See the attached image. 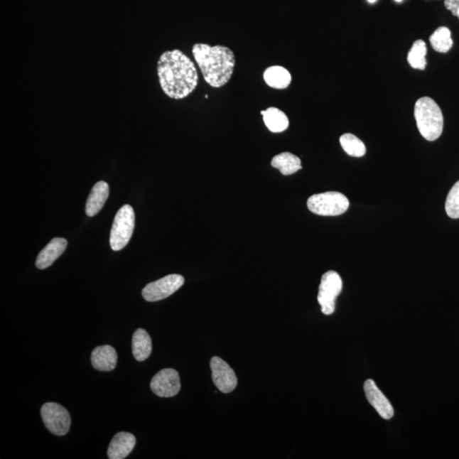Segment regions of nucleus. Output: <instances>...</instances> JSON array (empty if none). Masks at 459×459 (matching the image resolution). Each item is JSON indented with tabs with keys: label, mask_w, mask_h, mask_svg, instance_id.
<instances>
[{
	"label": "nucleus",
	"mask_w": 459,
	"mask_h": 459,
	"mask_svg": "<svg viewBox=\"0 0 459 459\" xmlns=\"http://www.w3.org/2000/svg\"><path fill=\"white\" fill-rule=\"evenodd\" d=\"M427 47L422 40H416L408 55L410 66L418 70H424L426 68Z\"/></svg>",
	"instance_id": "nucleus-20"
},
{
	"label": "nucleus",
	"mask_w": 459,
	"mask_h": 459,
	"mask_svg": "<svg viewBox=\"0 0 459 459\" xmlns=\"http://www.w3.org/2000/svg\"><path fill=\"white\" fill-rule=\"evenodd\" d=\"M68 246V241L65 238L55 237L43 249L36 259L38 269L44 270L50 266L60 255L64 253Z\"/></svg>",
	"instance_id": "nucleus-13"
},
{
	"label": "nucleus",
	"mask_w": 459,
	"mask_h": 459,
	"mask_svg": "<svg viewBox=\"0 0 459 459\" xmlns=\"http://www.w3.org/2000/svg\"><path fill=\"white\" fill-rule=\"evenodd\" d=\"M445 207L450 218L459 219V180L450 190Z\"/></svg>",
	"instance_id": "nucleus-23"
},
{
	"label": "nucleus",
	"mask_w": 459,
	"mask_h": 459,
	"mask_svg": "<svg viewBox=\"0 0 459 459\" xmlns=\"http://www.w3.org/2000/svg\"><path fill=\"white\" fill-rule=\"evenodd\" d=\"M364 392L367 399L384 419H391L394 416V409L391 402L377 387L372 379H367L364 383Z\"/></svg>",
	"instance_id": "nucleus-11"
},
{
	"label": "nucleus",
	"mask_w": 459,
	"mask_h": 459,
	"mask_svg": "<svg viewBox=\"0 0 459 459\" xmlns=\"http://www.w3.org/2000/svg\"><path fill=\"white\" fill-rule=\"evenodd\" d=\"M445 7L459 18V0H445Z\"/></svg>",
	"instance_id": "nucleus-24"
},
{
	"label": "nucleus",
	"mask_w": 459,
	"mask_h": 459,
	"mask_svg": "<svg viewBox=\"0 0 459 459\" xmlns=\"http://www.w3.org/2000/svg\"><path fill=\"white\" fill-rule=\"evenodd\" d=\"M210 368L212 379L219 391L223 393H231L237 385L235 372L222 358L215 357L211 359Z\"/></svg>",
	"instance_id": "nucleus-10"
},
{
	"label": "nucleus",
	"mask_w": 459,
	"mask_h": 459,
	"mask_svg": "<svg viewBox=\"0 0 459 459\" xmlns=\"http://www.w3.org/2000/svg\"><path fill=\"white\" fill-rule=\"evenodd\" d=\"M414 117L418 131L426 140L434 141L443 134V112L434 99L419 98L415 104Z\"/></svg>",
	"instance_id": "nucleus-3"
},
{
	"label": "nucleus",
	"mask_w": 459,
	"mask_h": 459,
	"mask_svg": "<svg viewBox=\"0 0 459 459\" xmlns=\"http://www.w3.org/2000/svg\"><path fill=\"white\" fill-rule=\"evenodd\" d=\"M431 45L436 51L440 53H447L452 49L453 41L451 31L446 27L437 28L430 38Z\"/></svg>",
	"instance_id": "nucleus-21"
},
{
	"label": "nucleus",
	"mask_w": 459,
	"mask_h": 459,
	"mask_svg": "<svg viewBox=\"0 0 459 459\" xmlns=\"http://www.w3.org/2000/svg\"><path fill=\"white\" fill-rule=\"evenodd\" d=\"M41 417L45 426L52 434L58 436L67 435L71 426V417L68 411L55 402L43 405Z\"/></svg>",
	"instance_id": "nucleus-7"
},
{
	"label": "nucleus",
	"mask_w": 459,
	"mask_h": 459,
	"mask_svg": "<svg viewBox=\"0 0 459 459\" xmlns=\"http://www.w3.org/2000/svg\"><path fill=\"white\" fill-rule=\"evenodd\" d=\"M136 443L135 436L128 432H119L112 438L107 456L110 459H124L133 451Z\"/></svg>",
	"instance_id": "nucleus-12"
},
{
	"label": "nucleus",
	"mask_w": 459,
	"mask_h": 459,
	"mask_svg": "<svg viewBox=\"0 0 459 459\" xmlns=\"http://www.w3.org/2000/svg\"><path fill=\"white\" fill-rule=\"evenodd\" d=\"M342 148L352 157L361 158L366 153V146L360 139L352 134H345L340 139Z\"/></svg>",
	"instance_id": "nucleus-22"
},
{
	"label": "nucleus",
	"mask_w": 459,
	"mask_h": 459,
	"mask_svg": "<svg viewBox=\"0 0 459 459\" xmlns=\"http://www.w3.org/2000/svg\"><path fill=\"white\" fill-rule=\"evenodd\" d=\"M350 206L348 198L338 192L315 194L309 198L307 207L313 213L323 216L343 215Z\"/></svg>",
	"instance_id": "nucleus-5"
},
{
	"label": "nucleus",
	"mask_w": 459,
	"mask_h": 459,
	"mask_svg": "<svg viewBox=\"0 0 459 459\" xmlns=\"http://www.w3.org/2000/svg\"><path fill=\"white\" fill-rule=\"evenodd\" d=\"M367 1L371 3V4H374V3H375L377 1V0H367Z\"/></svg>",
	"instance_id": "nucleus-25"
},
{
	"label": "nucleus",
	"mask_w": 459,
	"mask_h": 459,
	"mask_svg": "<svg viewBox=\"0 0 459 459\" xmlns=\"http://www.w3.org/2000/svg\"><path fill=\"white\" fill-rule=\"evenodd\" d=\"M264 123L272 133H281L289 126V120L285 112L279 108L271 107L261 112Z\"/></svg>",
	"instance_id": "nucleus-18"
},
{
	"label": "nucleus",
	"mask_w": 459,
	"mask_h": 459,
	"mask_svg": "<svg viewBox=\"0 0 459 459\" xmlns=\"http://www.w3.org/2000/svg\"><path fill=\"white\" fill-rule=\"evenodd\" d=\"M271 166L284 176H290L301 170V160L291 153H281L271 160Z\"/></svg>",
	"instance_id": "nucleus-19"
},
{
	"label": "nucleus",
	"mask_w": 459,
	"mask_h": 459,
	"mask_svg": "<svg viewBox=\"0 0 459 459\" xmlns=\"http://www.w3.org/2000/svg\"><path fill=\"white\" fill-rule=\"evenodd\" d=\"M342 287L343 283L336 271H329L323 276L318 301L323 314L328 315L335 313L336 300L342 291Z\"/></svg>",
	"instance_id": "nucleus-6"
},
{
	"label": "nucleus",
	"mask_w": 459,
	"mask_h": 459,
	"mask_svg": "<svg viewBox=\"0 0 459 459\" xmlns=\"http://www.w3.org/2000/svg\"><path fill=\"white\" fill-rule=\"evenodd\" d=\"M395 1L397 2V3H400V2L402 1V0H395Z\"/></svg>",
	"instance_id": "nucleus-26"
},
{
	"label": "nucleus",
	"mask_w": 459,
	"mask_h": 459,
	"mask_svg": "<svg viewBox=\"0 0 459 459\" xmlns=\"http://www.w3.org/2000/svg\"><path fill=\"white\" fill-rule=\"evenodd\" d=\"M264 80L269 87L275 90H285L291 85V73L284 67L272 66L266 69Z\"/></svg>",
	"instance_id": "nucleus-16"
},
{
	"label": "nucleus",
	"mask_w": 459,
	"mask_h": 459,
	"mask_svg": "<svg viewBox=\"0 0 459 459\" xmlns=\"http://www.w3.org/2000/svg\"><path fill=\"white\" fill-rule=\"evenodd\" d=\"M178 372L173 368H166L158 372L151 381V391L160 397H173L180 391Z\"/></svg>",
	"instance_id": "nucleus-9"
},
{
	"label": "nucleus",
	"mask_w": 459,
	"mask_h": 459,
	"mask_svg": "<svg viewBox=\"0 0 459 459\" xmlns=\"http://www.w3.org/2000/svg\"><path fill=\"white\" fill-rule=\"evenodd\" d=\"M153 350V343L149 333L145 329L139 328L132 337V352L138 362L146 360Z\"/></svg>",
	"instance_id": "nucleus-17"
},
{
	"label": "nucleus",
	"mask_w": 459,
	"mask_h": 459,
	"mask_svg": "<svg viewBox=\"0 0 459 459\" xmlns=\"http://www.w3.org/2000/svg\"><path fill=\"white\" fill-rule=\"evenodd\" d=\"M108 196H109V185L105 181H99L93 186L88 198L85 207L86 215L89 217L97 215L105 205Z\"/></svg>",
	"instance_id": "nucleus-15"
},
{
	"label": "nucleus",
	"mask_w": 459,
	"mask_h": 459,
	"mask_svg": "<svg viewBox=\"0 0 459 459\" xmlns=\"http://www.w3.org/2000/svg\"><path fill=\"white\" fill-rule=\"evenodd\" d=\"M192 51L203 79L211 87L222 88L231 80L236 58L229 47L198 43Z\"/></svg>",
	"instance_id": "nucleus-2"
},
{
	"label": "nucleus",
	"mask_w": 459,
	"mask_h": 459,
	"mask_svg": "<svg viewBox=\"0 0 459 459\" xmlns=\"http://www.w3.org/2000/svg\"><path fill=\"white\" fill-rule=\"evenodd\" d=\"M135 228V212L131 205H124L116 214L110 234L112 250H122L129 244Z\"/></svg>",
	"instance_id": "nucleus-4"
},
{
	"label": "nucleus",
	"mask_w": 459,
	"mask_h": 459,
	"mask_svg": "<svg viewBox=\"0 0 459 459\" xmlns=\"http://www.w3.org/2000/svg\"><path fill=\"white\" fill-rule=\"evenodd\" d=\"M117 362H118V354L110 345L97 346L92 352V366L98 371H112L116 367Z\"/></svg>",
	"instance_id": "nucleus-14"
},
{
	"label": "nucleus",
	"mask_w": 459,
	"mask_h": 459,
	"mask_svg": "<svg viewBox=\"0 0 459 459\" xmlns=\"http://www.w3.org/2000/svg\"><path fill=\"white\" fill-rule=\"evenodd\" d=\"M157 73L160 87L171 99L188 97L198 85L196 65L180 50L164 51L158 60Z\"/></svg>",
	"instance_id": "nucleus-1"
},
{
	"label": "nucleus",
	"mask_w": 459,
	"mask_h": 459,
	"mask_svg": "<svg viewBox=\"0 0 459 459\" xmlns=\"http://www.w3.org/2000/svg\"><path fill=\"white\" fill-rule=\"evenodd\" d=\"M185 279L183 276L168 275L147 284L142 290V296L148 302L162 301L183 287Z\"/></svg>",
	"instance_id": "nucleus-8"
}]
</instances>
